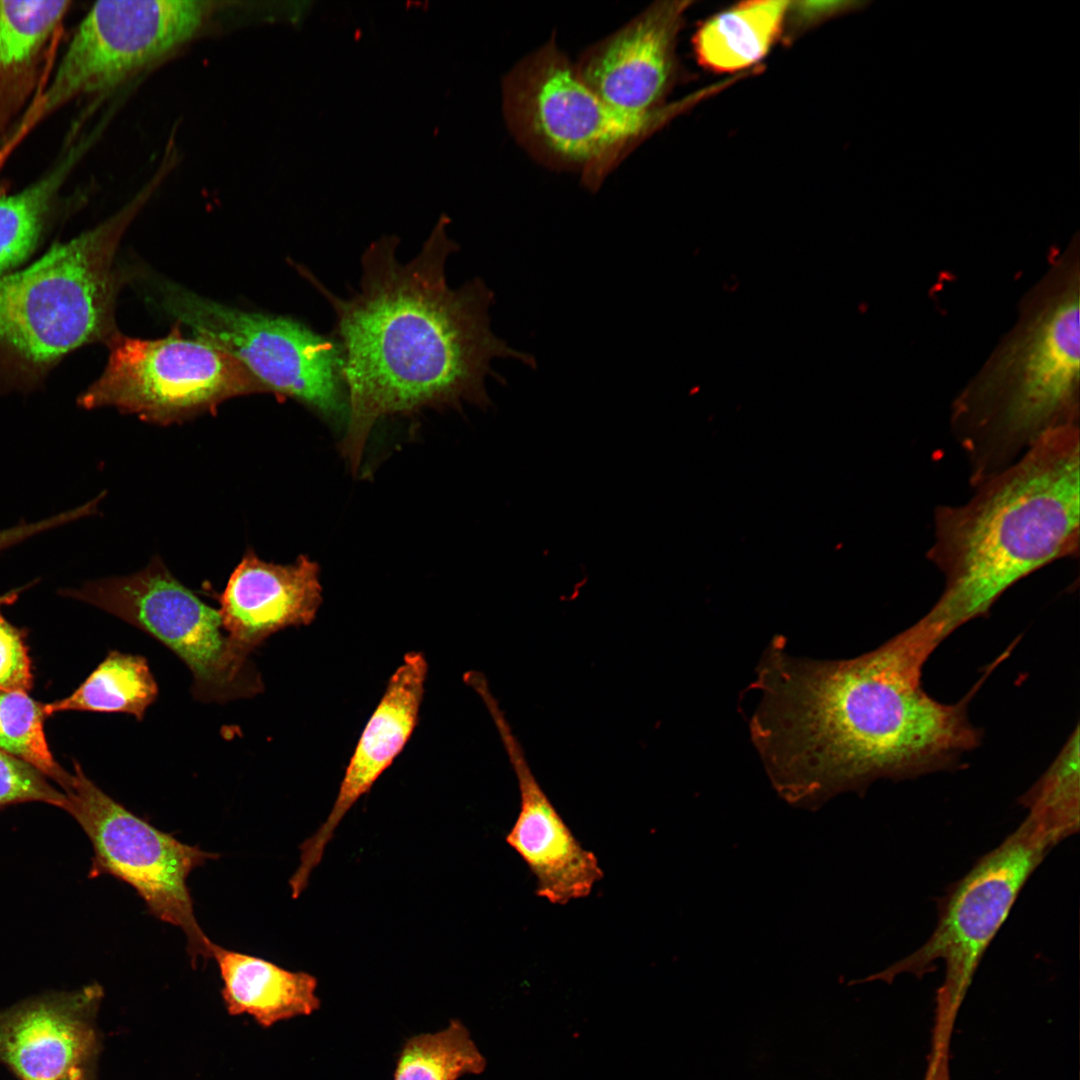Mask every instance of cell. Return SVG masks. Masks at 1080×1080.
<instances>
[{
    "label": "cell",
    "mask_w": 1080,
    "mask_h": 1080,
    "mask_svg": "<svg viewBox=\"0 0 1080 1080\" xmlns=\"http://www.w3.org/2000/svg\"><path fill=\"white\" fill-rule=\"evenodd\" d=\"M945 638L923 616L868 653L814 660L790 655L775 635L748 690L757 696L750 736L779 795L813 808L878 779L959 767L982 741L968 704L991 670L960 701L935 700L922 670Z\"/></svg>",
    "instance_id": "obj_1"
},
{
    "label": "cell",
    "mask_w": 1080,
    "mask_h": 1080,
    "mask_svg": "<svg viewBox=\"0 0 1080 1080\" xmlns=\"http://www.w3.org/2000/svg\"><path fill=\"white\" fill-rule=\"evenodd\" d=\"M448 222L442 216L405 263L396 256V236L372 242L361 257L359 289L346 299L301 270L335 314L348 399L341 449L354 470L382 417L463 403L486 409L487 379L505 382L494 360L537 367L532 354L493 332L495 295L484 280L449 286L446 263L459 247L446 232Z\"/></svg>",
    "instance_id": "obj_2"
},
{
    "label": "cell",
    "mask_w": 1080,
    "mask_h": 1080,
    "mask_svg": "<svg viewBox=\"0 0 1080 1080\" xmlns=\"http://www.w3.org/2000/svg\"><path fill=\"white\" fill-rule=\"evenodd\" d=\"M1079 467V425L1063 426L974 486L966 503L937 507L928 559L944 589L924 616L947 637L1021 579L1078 556Z\"/></svg>",
    "instance_id": "obj_3"
},
{
    "label": "cell",
    "mask_w": 1080,
    "mask_h": 1080,
    "mask_svg": "<svg viewBox=\"0 0 1080 1080\" xmlns=\"http://www.w3.org/2000/svg\"><path fill=\"white\" fill-rule=\"evenodd\" d=\"M163 178L156 173L99 225L0 276V372L7 380L30 385L71 351L117 334L115 254Z\"/></svg>",
    "instance_id": "obj_4"
},
{
    "label": "cell",
    "mask_w": 1080,
    "mask_h": 1080,
    "mask_svg": "<svg viewBox=\"0 0 1080 1080\" xmlns=\"http://www.w3.org/2000/svg\"><path fill=\"white\" fill-rule=\"evenodd\" d=\"M1071 280L955 406L953 427L974 486L1048 432L1079 423L1078 277Z\"/></svg>",
    "instance_id": "obj_5"
},
{
    "label": "cell",
    "mask_w": 1080,
    "mask_h": 1080,
    "mask_svg": "<svg viewBox=\"0 0 1080 1080\" xmlns=\"http://www.w3.org/2000/svg\"><path fill=\"white\" fill-rule=\"evenodd\" d=\"M682 106L640 114L611 106L584 83L554 39L503 81L504 117L517 142L545 165L579 172L591 190Z\"/></svg>",
    "instance_id": "obj_6"
},
{
    "label": "cell",
    "mask_w": 1080,
    "mask_h": 1080,
    "mask_svg": "<svg viewBox=\"0 0 1080 1080\" xmlns=\"http://www.w3.org/2000/svg\"><path fill=\"white\" fill-rule=\"evenodd\" d=\"M1068 837L1051 816L1029 809L1018 827L941 897L937 923L927 941L871 979L891 982L902 973L922 977L935 962L943 961L945 978L937 993L936 1021L953 1027L978 965L1025 883Z\"/></svg>",
    "instance_id": "obj_7"
},
{
    "label": "cell",
    "mask_w": 1080,
    "mask_h": 1080,
    "mask_svg": "<svg viewBox=\"0 0 1080 1080\" xmlns=\"http://www.w3.org/2000/svg\"><path fill=\"white\" fill-rule=\"evenodd\" d=\"M231 2L99 1L79 23L53 74L14 127L24 138L70 102L106 93L198 38Z\"/></svg>",
    "instance_id": "obj_8"
},
{
    "label": "cell",
    "mask_w": 1080,
    "mask_h": 1080,
    "mask_svg": "<svg viewBox=\"0 0 1080 1080\" xmlns=\"http://www.w3.org/2000/svg\"><path fill=\"white\" fill-rule=\"evenodd\" d=\"M155 302L198 338L238 359L266 392L346 425L348 399L337 342L289 317L244 311L157 281Z\"/></svg>",
    "instance_id": "obj_9"
},
{
    "label": "cell",
    "mask_w": 1080,
    "mask_h": 1080,
    "mask_svg": "<svg viewBox=\"0 0 1080 1080\" xmlns=\"http://www.w3.org/2000/svg\"><path fill=\"white\" fill-rule=\"evenodd\" d=\"M63 595L124 620L170 649L190 670L198 701L226 703L264 688L250 656L229 639L218 609L181 583L159 556L136 573L91 581Z\"/></svg>",
    "instance_id": "obj_10"
},
{
    "label": "cell",
    "mask_w": 1080,
    "mask_h": 1080,
    "mask_svg": "<svg viewBox=\"0 0 1080 1080\" xmlns=\"http://www.w3.org/2000/svg\"><path fill=\"white\" fill-rule=\"evenodd\" d=\"M68 812L93 847L89 877L110 875L135 890L156 919L180 928L196 966L212 958L214 942L199 925L187 880L218 854L178 840L111 798L74 762L73 781L64 792Z\"/></svg>",
    "instance_id": "obj_11"
},
{
    "label": "cell",
    "mask_w": 1080,
    "mask_h": 1080,
    "mask_svg": "<svg viewBox=\"0 0 1080 1080\" xmlns=\"http://www.w3.org/2000/svg\"><path fill=\"white\" fill-rule=\"evenodd\" d=\"M108 344L102 374L78 399L85 409L112 407L170 425L231 398L266 392L238 359L198 337L142 340L117 333Z\"/></svg>",
    "instance_id": "obj_12"
},
{
    "label": "cell",
    "mask_w": 1080,
    "mask_h": 1080,
    "mask_svg": "<svg viewBox=\"0 0 1080 1080\" xmlns=\"http://www.w3.org/2000/svg\"><path fill=\"white\" fill-rule=\"evenodd\" d=\"M473 688L490 712L518 783L520 809L506 843L534 875L537 896L558 905L589 896L604 876L597 857L580 844L541 788L487 680Z\"/></svg>",
    "instance_id": "obj_13"
},
{
    "label": "cell",
    "mask_w": 1080,
    "mask_h": 1080,
    "mask_svg": "<svg viewBox=\"0 0 1080 1080\" xmlns=\"http://www.w3.org/2000/svg\"><path fill=\"white\" fill-rule=\"evenodd\" d=\"M688 2L654 3L586 49L575 64L584 83L629 113L660 108L675 65V42Z\"/></svg>",
    "instance_id": "obj_14"
},
{
    "label": "cell",
    "mask_w": 1080,
    "mask_h": 1080,
    "mask_svg": "<svg viewBox=\"0 0 1080 1080\" xmlns=\"http://www.w3.org/2000/svg\"><path fill=\"white\" fill-rule=\"evenodd\" d=\"M427 672L423 654L410 652L389 679L358 740L327 819L299 846L300 863L289 879L292 898H298L307 887L340 821L408 742L417 725Z\"/></svg>",
    "instance_id": "obj_15"
},
{
    "label": "cell",
    "mask_w": 1080,
    "mask_h": 1080,
    "mask_svg": "<svg viewBox=\"0 0 1080 1080\" xmlns=\"http://www.w3.org/2000/svg\"><path fill=\"white\" fill-rule=\"evenodd\" d=\"M102 989L44 995L0 1013V1064L21 1080H59L96 1051L94 1016Z\"/></svg>",
    "instance_id": "obj_16"
},
{
    "label": "cell",
    "mask_w": 1080,
    "mask_h": 1080,
    "mask_svg": "<svg viewBox=\"0 0 1080 1080\" xmlns=\"http://www.w3.org/2000/svg\"><path fill=\"white\" fill-rule=\"evenodd\" d=\"M217 599L229 639L250 656L272 634L313 622L322 603L320 569L307 555L282 565L248 549Z\"/></svg>",
    "instance_id": "obj_17"
},
{
    "label": "cell",
    "mask_w": 1080,
    "mask_h": 1080,
    "mask_svg": "<svg viewBox=\"0 0 1080 1080\" xmlns=\"http://www.w3.org/2000/svg\"><path fill=\"white\" fill-rule=\"evenodd\" d=\"M70 1L0 0V134L6 135L46 82Z\"/></svg>",
    "instance_id": "obj_18"
},
{
    "label": "cell",
    "mask_w": 1080,
    "mask_h": 1080,
    "mask_svg": "<svg viewBox=\"0 0 1080 1080\" xmlns=\"http://www.w3.org/2000/svg\"><path fill=\"white\" fill-rule=\"evenodd\" d=\"M223 983L224 1004L231 1015L248 1014L263 1027L320 1009L317 979L290 971L266 959L213 945Z\"/></svg>",
    "instance_id": "obj_19"
},
{
    "label": "cell",
    "mask_w": 1080,
    "mask_h": 1080,
    "mask_svg": "<svg viewBox=\"0 0 1080 1080\" xmlns=\"http://www.w3.org/2000/svg\"><path fill=\"white\" fill-rule=\"evenodd\" d=\"M88 144L82 137H71L44 174L15 193L0 194V276L36 249L60 192Z\"/></svg>",
    "instance_id": "obj_20"
},
{
    "label": "cell",
    "mask_w": 1080,
    "mask_h": 1080,
    "mask_svg": "<svg viewBox=\"0 0 1080 1080\" xmlns=\"http://www.w3.org/2000/svg\"><path fill=\"white\" fill-rule=\"evenodd\" d=\"M789 6L788 1H748L712 17L693 39L698 61L717 72L758 62L779 36Z\"/></svg>",
    "instance_id": "obj_21"
},
{
    "label": "cell",
    "mask_w": 1080,
    "mask_h": 1080,
    "mask_svg": "<svg viewBox=\"0 0 1080 1080\" xmlns=\"http://www.w3.org/2000/svg\"><path fill=\"white\" fill-rule=\"evenodd\" d=\"M157 696L147 660L114 650L72 694L44 704V712L46 716L63 711L125 713L141 721Z\"/></svg>",
    "instance_id": "obj_22"
},
{
    "label": "cell",
    "mask_w": 1080,
    "mask_h": 1080,
    "mask_svg": "<svg viewBox=\"0 0 1080 1080\" xmlns=\"http://www.w3.org/2000/svg\"><path fill=\"white\" fill-rule=\"evenodd\" d=\"M484 1068L485 1059L469 1031L453 1019L440 1031L414 1035L404 1042L394 1080H458Z\"/></svg>",
    "instance_id": "obj_23"
},
{
    "label": "cell",
    "mask_w": 1080,
    "mask_h": 1080,
    "mask_svg": "<svg viewBox=\"0 0 1080 1080\" xmlns=\"http://www.w3.org/2000/svg\"><path fill=\"white\" fill-rule=\"evenodd\" d=\"M44 704L25 691L0 689V750L29 764L66 792L73 773L54 759L44 733Z\"/></svg>",
    "instance_id": "obj_24"
},
{
    "label": "cell",
    "mask_w": 1080,
    "mask_h": 1080,
    "mask_svg": "<svg viewBox=\"0 0 1080 1080\" xmlns=\"http://www.w3.org/2000/svg\"><path fill=\"white\" fill-rule=\"evenodd\" d=\"M1079 778V728L1076 726L1056 759L1018 801L1026 809L1045 810L1079 831Z\"/></svg>",
    "instance_id": "obj_25"
},
{
    "label": "cell",
    "mask_w": 1080,
    "mask_h": 1080,
    "mask_svg": "<svg viewBox=\"0 0 1080 1080\" xmlns=\"http://www.w3.org/2000/svg\"><path fill=\"white\" fill-rule=\"evenodd\" d=\"M24 802H43L66 810L65 793L29 764L0 750V808Z\"/></svg>",
    "instance_id": "obj_26"
},
{
    "label": "cell",
    "mask_w": 1080,
    "mask_h": 1080,
    "mask_svg": "<svg viewBox=\"0 0 1080 1080\" xmlns=\"http://www.w3.org/2000/svg\"><path fill=\"white\" fill-rule=\"evenodd\" d=\"M17 595L13 591L0 596V607L14 602ZM31 665L23 632L0 611V689L28 692L33 685Z\"/></svg>",
    "instance_id": "obj_27"
},
{
    "label": "cell",
    "mask_w": 1080,
    "mask_h": 1080,
    "mask_svg": "<svg viewBox=\"0 0 1080 1080\" xmlns=\"http://www.w3.org/2000/svg\"><path fill=\"white\" fill-rule=\"evenodd\" d=\"M99 500L93 498L89 502L75 507L74 509L53 515L49 518L33 523H21L17 526L0 530V552L18 544L36 534L65 525L69 522L87 517L97 512Z\"/></svg>",
    "instance_id": "obj_28"
},
{
    "label": "cell",
    "mask_w": 1080,
    "mask_h": 1080,
    "mask_svg": "<svg viewBox=\"0 0 1080 1080\" xmlns=\"http://www.w3.org/2000/svg\"><path fill=\"white\" fill-rule=\"evenodd\" d=\"M951 1035L934 1031L933 1049L924 1080H950L948 1048Z\"/></svg>",
    "instance_id": "obj_29"
},
{
    "label": "cell",
    "mask_w": 1080,
    "mask_h": 1080,
    "mask_svg": "<svg viewBox=\"0 0 1080 1080\" xmlns=\"http://www.w3.org/2000/svg\"><path fill=\"white\" fill-rule=\"evenodd\" d=\"M59 1080H89L87 1069L77 1070Z\"/></svg>",
    "instance_id": "obj_30"
}]
</instances>
